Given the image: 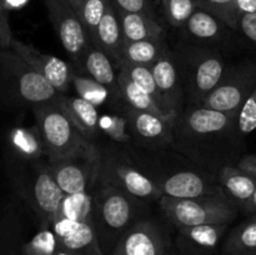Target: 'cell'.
<instances>
[{
  "label": "cell",
  "mask_w": 256,
  "mask_h": 255,
  "mask_svg": "<svg viewBox=\"0 0 256 255\" xmlns=\"http://www.w3.org/2000/svg\"><path fill=\"white\" fill-rule=\"evenodd\" d=\"M9 174L19 196L36 216L39 228L52 229L65 194L55 180L49 162L10 159Z\"/></svg>",
  "instance_id": "cell-1"
},
{
  "label": "cell",
  "mask_w": 256,
  "mask_h": 255,
  "mask_svg": "<svg viewBox=\"0 0 256 255\" xmlns=\"http://www.w3.org/2000/svg\"><path fill=\"white\" fill-rule=\"evenodd\" d=\"M59 95L14 50H0V98L5 102L35 108L56 102Z\"/></svg>",
  "instance_id": "cell-2"
},
{
  "label": "cell",
  "mask_w": 256,
  "mask_h": 255,
  "mask_svg": "<svg viewBox=\"0 0 256 255\" xmlns=\"http://www.w3.org/2000/svg\"><path fill=\"white\" fill-rule=\"evenodd\" d=\"M94 226L105 255H109L122 235L138 222L142 200L100 182L92 192Z\"/></svg>",
  "instance_id": "cell-3"
},
{
  "label": "cell",
  "mask_w": 256,
  "mask_h": 255,
  "mask_svg": "<svg viewBox=\"0 0 256 255\" xmlns=\"http://www.w3.org/2000/svg\"><path fill=\"white\" fill-rule=\"evenodd\" d=\"M238 112H224L208 109L202 105L190 106L178 115L174 126V140L179 146L188 150L200 144L219 142L236 130Z\"/></svg>",
  "instance_id": "cell-4"
},
{
  "label": "cell",
  "mask_w": 256,
  "mask_h": 255,
  "mask_svg": "<svg viewBox=\"0 0 256 255\" xmlns=\"http://www.w3.org/2000/svg\"><path fill=\"white\" fill-rule=\"evenodd\" d=\"M35 124L39 128L44 142L49 164H56L69 159L76 152L92 144L85 139L62 112L58 100L50 104L32 108Z\"/></svg>",
  "instance_id": "cell-5"
},
{
  "label": "cell",
  "mask_w": 256,
  "mask_h": 255,
  "mask_svg": "<svg viewBox=\"0 0 256 255\" xmlns=\"http://www.w3.org/2000/svg\"><path fill=\"white\" fill-rule=\"evenodd\" d=\"M160 208L178 229L205 224H230L238 215L234 202L216 198L178 199L162 195Z\"/></svg>",
  "instance_id": "cell-6"
},
{
  "label": "cell",
  "mask_w": 256,
  "mask_h": 255,
  "mask_svg": "<svg viewBox=\"0 0 256 255\" xmlns=\"http://www.w3.org/2000/svg\"><path fill=\"white\" fill-rule=\"evenodd\" d=\"M52 165V164H50ZM102 155L92 144L69 159L52 165L55 180L65 195L94 192L102 182Z\"/></svg>",
  "instance_id": "cell-7"
},
{
  "label": "cell",
  "mask_w": 256,
  "mask_h": 255,
  "mask_svg": "<svg viewBox=\"0 0 256 255\" xmlns=\"http://www.w3.org/2000/svg\"><path fill=\"white\" fill-rule=\"evenodd\" d=\"M182 66L188 94L194 105H202L225 72L222 55L209 49L186 52L182 56Z\"/></svg>",
  "instance_id": "cell-8"
},
{
  "label": "cell",
  "mask_w": 256,
  "mask_h": 255,
  "mask_svg": "<svg viewBox=\"0 0 256 255\" xmlns=\"http://www.w3.org/2000/svg\"><path fill=\"white\" fill-rule=\"evenodd\" d=\"M255 88L256 65L244 62L225 70L219 84L205 98L202 105L218 112H239Z\"/></svg>",
  "instance_id": "cell-9"
},
{
  "label": "cell",
  "mask_w": 256,
  "mask_h": 255,
  "mask_svg": "<svg viewBox=\"0 0 256 255\" xmlns=\"http://www.w3.org/2000/svg\"><path fill=\"white\" fill-rule=\"evenodd\" d=\"M44 4L62 48L80 69L90 40L79 14L68 0H44Z\"/></svg>",
  "instance_id": "cell-10"
},
{
  "label": "cell",
  "mask_w": 256,
  "mask_h": 255,
  "mask_svg": "<svg viewBox=\"0 0 256 255\" xmlns=\"http://www.w3.org/2000/svg\"><path fill=\"white\" fill-rule=\"evenodd\" d=\"M102 182L132 195L139 200H154L162 196L156 180L144 174L139 168L119 160L118 158L102 156Z\"/></svg>",
  "instance_id": "cell-11"
},
{
  "label": "cell",
  "mask_w": 256,
  "mask_h": 255,
  "mask_svg": "<svg viewBox=\"0 0 256 255\" xmlns=\"http://www.w3.org/2000/svg\"><path fill=\"white\" fill-rule=\"evenodd\" d=\"M10 49L14 50L28 64L50 82L59 94H64L72 85L75 70L72 65L52 54H45L32 45L12 39Z\"/></svg>",
  "instance_id": "cell-12"
},
{
  "label": "cell",
  "mask_w": 256,
  "mask_h": 255,
  "mask_svg": "<svg viewBox=\"0 0 256 255\" xmlns=\"http://www.w3.org/2000/svg\"><path fill=\"white\" fill-rule=\"evenodd\" d=\"M162 230L150 220L135 222L116 242L109 255H166Z\"/></svg>",
  "instance_id": "cell-13"
},
{
  "label": "cell",
  "mask_w": 256,
  "mask_h": 255,
  "mask_svg": "<svg viewBox=\"0 0 256 255\" xmlns=\"http://www.w3.org/2000/svg\"><path fill=\"white\" fill-rule=\"evenodd\" d=\"M162 195L178 199H195V198H216L228 199L222 188L205 175L192 170H182L165 176L156 182ZM229 200V199H228ZM232 202V200H230Z\"/></svg>",
  "instance_id": "cell-14"
},
{
  "label": "cell",
  "mask_w": 256,
  "mask_h": 255,
  "mask_svg": "<svg viewBox=\"0 0 256 255\" xmlns=\"http://www.w3.org/2000/svg\"><path fill=\"white\" fill-rule=\"evenodd\" d=\"M56 242L72 255H105L94 225L69 219H55L52 225Z\"/></svg>",
  "instance_id": "cell-15"
},
{
  "label": "cell",
  "mask_w": 256,
  "mask_h": 255,
  "mask_svg": "<svg viewBox=\"0 0 256 255\" xmlns=\"http://www.w3.org/2000/svg\"><path fill=\"white\" fill-rule=\"evenodd\" d=\"M132 135L142 144L152 148L165 146L174 142L175 120L164 119L155 114L128 108Z\"/></svg>",
  "instance_id": "cell-16"
},
{
  "label": "cell",
  "mask_w": 256,
  "mask_h": 255,
  "mask_svg": "<svg viewBox=\"0 0 256 255\" xmlns=\"http://www.w3.org/2000/svg\"><path fill=\"white\" fill-rule=\"evenodd\" d=\"M95 46L100 48L109 56L114 66L119 69L124 62L122 48H124V35H122V22L116 9L110 2L105 14L98 26Z\"/></svg>",
  "instance_id": "cell-17"
},
{
  "label": "cell",
  "mask_w": 256,
  "mask_h": 255,
  "mask_svg": "<svg viewBox=\"0 0 256 255\" xmlns=\"http://www.w3.org/2000/svg\"><path fill=\"white\" fill-rule=\"evenodd\" d=\"M58 104L68 119L79 130L80 134L92 142L98 132H100V116L96 106L80 96L65 95H59Z\"/></svg>",
  "instance_id": "cell-18"
},
{
  "label": "cell",
  "mask_w": 256,
  "mask_h": 255,
  "mask_svg": "<svg viewBox=\"0 0 256 255\" xmlns=\"http://www.w3.org/2000/svg\"><path fill=\"white\" fill-rule=\"evenodd\" d=\"M229 229V224H205L180 228V245L188 254H210L216 250Z\"/></svg>",
  "instance_id": "cell-19"
},
{
  "label": "cell",
  "mask_w": 256,
  "mask_h": 255,
  "mask_svg": "<svg viewBox=\"0 0 256 255\" xmlns=\"http://www.w3.org/2000/svg\"><path fill=\"white\" fill-rule=\"evenodd\" d=\"M10 159L20 162H34L46 156L44 142L36 124L32 126L16 125L8 134Z\"/></svg>",
  "instance_id": "cell-20"
},
{
  "label": "cell",
  "mask_w": 256,
  "mask_h": 255,
  "mask_svg": "<svg viewBox=\"0 0 256 255\" xmlns=\"http://www.w3.org/2000/svg\"><path fill=\"white\" fill-rule=\"evenodd\" d=\"M80 70L84 72L88 76L104 85L109 90L112 99H122L118 75L114 72V64L100 48L95 46L94 44H89L82 58Z\"/></svg>",
  "instance_id": "cell-21"
},
{
  "label": "cell",
  "mask_w": 256,
  "mask_h": 255,
  "mask_svg": "<svg viewBox=\"0 0 256 255\" xmlns=\"http://www.w3.org/2000/svg\"><path fill=\"white\" fill-rule=\"evenodd\" d=\"M220 188L236 206L244 208L256 192V180L238 166L226 165L218 175Z\"/></svg>",
  "instance_id": "cell-22"
},
{
  "label": "cell",
  "mask_w": 256,
  "mask_h": 255,
  "mask_svg": "<svg viewBox=\"0 0 256 255\" xmlns=\"http://www.w3.org/2000/svg\"><path fill=\"white\" fill-rule=\"evenodd\" d=\"M154 79L170 106L178 112L180 99H182V85H180V69L178 68L175 58L168 50L158 62L150 66Z\"/></svg>",
  "instance_id": "cell-23"
},
{
  "label": "cell",
  "mask_w": 256,
  "mask_h": 255,
  "mask_svg": "<svg viewBox=\"0 0 256 255\" xmlns=\"http://www.w3.org/2000/svg\"><path fill=\"white\" fill-rule=\"evenodd\" d=\"M116 12L122 22L124 42L164 39V29L154 18L139 12Z\"/></svg>",
  "instance_id": "cell-24"
},
{
  "label": "cell",
  "mask_w": 256,
  "mask_h": 255,
  "mask_svg": "<svg viewBox=\"0 0 256 255\" xmlns=\"http://www.w3.org/2000/svg\"><path fill=\"white\" fill-rule=\"evenodd\" d=\"M225 28H229L219 18L202 8H198L182 26L185 34L198 42H212L222 38Z\"/></svg>",
  "instance_id": "cell-25"
},
{
  "label": "cell",
  "mask_w": 256,
  "mask_h": 255,
  "mask_svg": "<svg viewBox=\"0 0 256 255\" xmlns=\"http://www.w3.org/2000/svg\"><path fill=\"white\" fill-rule=\"evenodd\" d=\"M118 82H119L122 98L126 102L128 106L132 108L135 110H140V112H150V114H155L158 116L164 118V119L176 120V118L168 116L160 109L156 102L142 88H140L136 82H132V78L129 76V74L122 68H120L119 72H118Z\"/></svg>",
  "instance_id": "cell-26"
},
{
  "label": "cell",
  "mask_w": 256,
  "mask_h": 255,
  "mask_svg": "<svg viewBox=\"0 0 256 255\" xmlns=\"http://www.w3.org/2000/svg\"><path fill=\"white\" fill-rule=\"evenodd\" d=\"M12 204L0 216V255H22V228L20 215Z\"/></svg>",
  "instance_id": "cell-27"
},
{
  "label": "cell",
  "mask_w": 256,
  "mask_h": 255,
  "mask_svg": "<svg viewBox=\"0 0 256 255\" xmlns=\"http://www.w3.org/2000/svg\"><path fill=\"white\" fill-rule=\"evenodd\" d=\"M256 252V214L229 232L222 245V255H250Z\"/></svg>",
  "instance_id": "cell-28"
},
{
  "label": "cell",
  "mask_w": 256,
  "mask_h": 255,
  "mask_svg": "<svg viewBox=\"0 0 256 255\" xmlns=\"http://www.w3.org/2000/svg\"><path fill=\"white\" fill-rule=\"evenodd\" d=\"M169 49L164 39L124 42L122 55H124V62L152 66Z\"/></svg>",
  "instance_id": "cell-29"
},
{
  "label": "cell",
  "mask_w": 256,
  "mask_h": 255,
  "mask_svg": "<svg viewBox=\"0 0 256 255\" xmlns=\"http://www.w3.org/2000/svg\"><path fill=\"white\" fill-rule=\"evenodd\" d=\"M120 68H122V69L129 74V76L132 78V82H136L140 88H142V89L156 102V104L159 105L160 109H162L168 116L178 118V112H175L174 110L172 109L166 98H165L164 95H162V92H160L150 66H145V65L139 64H132V62H124Z\"/></svg>",
  "instance_id": "cell-30"
},
{
  "label": "cell",
  "mask_w": 256,
  "mask_h": 255,
  "mask_svg": "<svg viewBox=\"0 0 256 255\" xmlns=\"http://www.w3.org/2000/svg\"><path fill=\"white\" fill-rule=\"evenodd\" d=\"M58 218L94 225V198H92V192H86L65 195L55 219H58Z\"/></svg>",
  "instance_id": "cell-31"
},
{
  "label": "cell",
  "mask_w": 256,
  "mask_h": 255,
  "mask_svg": "<svg viewBox=\"0 0 256 255\" xmlns=\"http://www.w3.org/2000/svg\"><path fill=\"white\" fill-rule=\"evenodd\" d=\"M110 0H82L79 16L89 36L90 44H95L98 26L102 22Z\"/></svg>",
  "instance_id": "cell-32"
},
{
  "label": "cell",
  "mask_w": 256,
  "mask_h": 255,
  "mask_svg": "<svg viewBox=\"0 0 256 255\" xmlns=\"http://www.w3.org/2000/svg\"><path fill=\"white\" fill-rule=\"evenodd\" d=\"M72 86L76 90L78 96L88 100L96 108L104 104L109 98H112L109 90L104 85L88 75L85 76V75L75 74L72 78Z\"/></svg>",
  "instance_id": "cell-33"
},
{
  "label": "cell",
  "mask_w": 256,
  "mask_h": 255,
  "mask_svg": "<svg viewBox=\"0 0 256 255\" xmlns=\"http://www.w3.org/2000/svg\"><path fill=\"white\" fill-rule=\"evenodd\" d=\"M196 2L199 8L214 14L232 29H238L240 18L238 0H196Z\"/></svg>",
  "instance_id": "cell-34"
},
{
  "label": "cell",
  "mask_w": 256,
  "mask_h": 255,
  "mask_svg": "<svg viewBox=\"0 0 256 255\" xmlns=\"http://www.w3.org/2000/svg\"><path fill=\"white\" fill-rule=\"evenodd\" d=\"M162 6L169 24L182 28L199 5L196 0H162Z\"/></svg>",
  "instance_id": "cell-35"
},
{
  "label": "cell",
  "mask_w": 256,
  "mask_h": 255,
  "mask_svg": "<svg viewBox=\"0 0 256 255\" xmlns=\"http://www.w3.org/2000/svg\"><path fill=\"white\" fill-rule=\"evenodd\" d=\"M58 242L50 228H40L39 232L24 242L22 255H54Z\"/></svg>",
  "instance_id": "cell-36"
},
{
  "label": "cell",
  "mask_w": 256,
  "mask_h": 255,
  "mask_svg": "<svg viewBox=\"0 0 256 255\" xmlns=\"http://www.w3.org/2000/svg\"><path fill=\"white\" fill-rule=\"evenodd\" d=\"M99 128L115 142H128L132 136L126 115H104L100 118Z\"/></svg>",
  "instance_id": "cell-37"
},
{
  "label": "cell",
  "mask_w": 256,
  "mask_h": 255,
  "mask_svg": "<svg viewBox=\"0 0 256 255\" xmlns=\"http://www.w3.org/2000/svg\"><path fill=\"white\" fill-rule=\"evenodd\" d=\"M236 128L238 132L242 135L249 134L256 129V88L238 112Z\"/></svg>",
  "instance_id": "cell-38"
},
{
  "label": "cell",
  "mask_w": 256,
  "mask_h": 255,
  "mask_svg": "<svg viewBox=\"0 0 256 255\" xmlns=\"http://www.w3.org/2000/svg\"><path fill=\"white\" fill-rule=\"evenodd\" d=\"M115 9L125 12H139L155 19V10L150 0H110Z\"/></svg>",
  "instance_id": "cell-39"
},
{
  "label": "cell",
  "mask_w": 256,
  "mask_h": 255,
  "mask_svg": "<svg viewBox=\"0 0 256 255\" xmlns=\"http://www.w3.org/2000/svg\"><path fill=\"white\" fill-rule=\"evenodd\" d=\"M12 39L14 36L8 20L5 0H0V50L10 49Z\"/></svg>",
  "instance_id": "cell-40"
},
{
  "label": "cell",
  "mask_w": 256,
  "mask_h": 255,
  "mask_svg": "<svg viewBox=\"0 0 256 255\" xmlns=\"http://www.w3.org/2000/svg\"><path fill=\"white\" fill-rule=\"evenodd\" d=\"M238 29L242 30L245 36L256 42V12L240 15Z\"/></svg>",
  "instance_id": "cell-41"
},
{
  "label": "cell",
  "mask_w": 256,
  "mask_h": 255,
  "mask_svg": "<svg viewBox=\"0 0 256 255\" xmlns=\"http://www.w3.org/2000/svg\"><path fill=\"white\" fill-rule=\"evenodd\" d=\"M236 166L246 172L256 180V155H245L238 162Z\"/></svg>",
  "instance_id": "cell-42"
},
{
  "label": "cell",
  "mask_w": 256,
  "mask_h": 255,
  "mask_svg": "<svg viewBox=\"0 0 256 255\" xmlns=\"http://www.w3.org/2000/svg\"><path fill=\"white\" fill-rule=\"evenodd\" d=\"M238 8H239L240 15L245 12H255L256 0H238Z\"/></svg>",
  "instance_id": "cell-43"
},
{
  "label": "cell",
  "mask_w": 256,
  "mask_h": 255,
  "mask_svg": "<svg viewBox=\"0 0 256 255\" xmlns=\"http://www.w3.org/2000/svg\"><path fill=\"white\" fill-rule=\"evenodd\" d=\"M242 209H244L245 212H249V214H256V192L255 194L252 195V199L246 202V205H245Z\"/></svg>",
  "instance_id": "cell-44"
},
{
  "label": "cell",
  "mask_w": 256,
  "mask_h": 255,
  "mask_svg": "<svg viewBox=\"0 0 256 255\" xmlns=\"http://www.w3.org/2000/svg\"><path fill=\"white\" fill-rule=\"evenodd\" d=\"M68 2H70V5H72V8H74L75 12L79 14L80 12V9H82V0H68Z\"/></svg>",
  "instance_id": "cell-45"
},
{
  "label": "cell",
  "mask_w": 256,
  "mask_h": 255,
  "mask_svg": "<svg viewBox=\"0 0 256 255\" xmlns=\"http://www.w3.org/2000/svg\"><path fill=\"white\" fill-rule=\"evenodd\" d=\"M54 255H72V254H69V252H68L66 250H64V249H62V248H60L59 245H58Z\"/></svg>",
  "instance_id": "cell-46"
},
{
  "label": "cell",
  "mask_w": 256,
  "mask_h": 255,
  "mask_svg": "<svg viewBox=\"0 0 256 255\" xmlns=\"http://www.w3.org/2000/svg\"><path fill=\"white\" fill-rule=\"evenodd\" d=\"M250 255H256V252H255V254H250Z\"/></svg>",
  "instance_id": "cell-47"
},
{
  "label": "cell",
  "mask_w": 256,
  "mask_h": 255,
  "mask_svg": "<svg viewBox=\"0 0 256 255\" xmlns=\"http://www.w3.org/2000/svg\"><path fill=\"white\" fill-rule=\"evenodd\" d=\"M166 255H172V254H169V252H168V254Z\"/></svg>",
  "instance_id": "cell-48"
}]
</instances>
